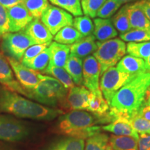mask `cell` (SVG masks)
<instances>
[{
  "label": "cell",
  "mask_w": 150,
  "mask_h": 150,
  "mask_svg": "<svg viewBox=\"0 0 150 150\" xmlns=\"http://www.w3.org/2000/svg\"><path fill=\"white\" fill-rule=\"evenodd\" d=\"M128 15L131 29H140L150 32V20L145 13L138 7L137 3L129 4Z\"/></svg>",
  "instance_id": "44dd1931"
},
{
  "label": "cell",
  "mask_w": 150,
  "mask_h": 150,
  "mask_svg": "<svg viewBox=\"0 0 150 150\" xmlns=\"http://www.w3.org/2000/svg\"><path fill=\"white\" fill-rule=\"evenodd\" d=\"M50 54V64L59 67H64L70 53V45H63L56 41L49 46Z\"/></svg>",
  "instance_id": "7402d4cb"
},
{
  "label": "cell",
  "mask_w": 150,
  "mask_h": 150,
  "mask_svg": "<svg viewBox=\"0 0 150 150\" xmlns=\"http://www.w3.org/2000/svg\"><path fill=\"white\" fill-rule=\"evenodd\" d=\"M51 43H45V44L41 45H33L31 46L26 50L23 57L22 59V64H26V63L31 61L33 59H34L35 56H37L38 54H40L41 52L46 50L49 47Z\"/></svg>",
  "instance_id": "ab89813d"
},
{
  "label": "cell",
  "mask_w": 150,
  "mask_h": 150,
  "mask_svg": "<svg viewBox=\"0 0 150 150\" xmlns=\"http://www.w3.org/2000/svg\"><path fill=\"white\" fill-rule=\"evenodd\" d=\"M122 4L116 0H106L97 12V16L99 18L109 19L120 8Z\"/></svg>",
  "instance_id": "74e56055"
},
{
  "label": "cell",
  "mask_w": 150,
  "mask_h": 150,
  "mask_svg": "<svg viewBox=\"0 0 150 150\" xmlns=\"http://www.w3.org/2000/svg\"><path fill=\"white\" fill-rule=\"evenodd\" d=\"M88 111L91 112L96 119L97 123H103V120L110 110V106L103 96L100 89L91 92Z\"/></svg>",
  "instance_id": "2e32d148"
},
{
  "label": "cell",
  "mask_w": 150,
  "mask_h": 150,
  "mask_svg": "<svg viewBox=\"0 0 150 150\" xmlns=\"http://www.w3.org/2000/svg\"><path fill=\"white\" fill-rule=\"evenodd\" d=\"M50 61V50H49V47H47L46 50L41 52L40 54L35 56L34 59L24 64V65L35 71H42V72H44V70L47 67Z\"/></svg>",
  "instance_id": "836d02e7"
},
{
  "label": "cell",
  "mask_w": 150,
  "mask_h": 150,
  "mask_svg": "<svg viewBox=\"0 0 150 150\" xmlns=\"http://www.w3.org/2000/svg\"><path fill=\"white\" fill-rule=\"evenodd\" d=\"M23 30L35 45L51 43L53 39V35L40 19L33 18Z\"/></svg>",
  "instance_id": "9a60e30c"
},
{
  "label": "cell",
  "mask_w": 150,
  "mask_h": 150,
  "mask_svg": "<svg viewBox=\"0 0 150 150\" xmlns=\"http://www.w3.org/2000/svg\"><path fill=\"white\" fill-rule=\"evenodd\" d=\"M52 4L66 11L75 17L83 16L81 0H50Z\"/></svg>",
  "instance_id": "f546056e"
},
{
  "label": "cell",
  "mask_w": 150,
  "mask_h": 150,
  "mask_svg": "<svg viewBox=\"0 0 150 150\" xmlns=\"http://www.w3.org/2000/svg\"><path fill=\"white\" fill-rule=\"evenodd\" d=\"M0 150H18L13 146L5 143L2 141H0Z\"/></svg>",
  "instance_id": "bcb514c9"
},
{
  "label": "cell",
  "mask_w": 150,
  "mask_h": 150,
  "mask_svg": "<svg viewBox=\"0 0 150 150\" xmlns=\"http://www.w3.org/2000/svg\"><path fill=\"white\" fill-rule=\"evenodd\" d=\"M9 20V32L16 33L23 30L33 20L23 4H18L7 8Z\"/></svg>",
  "instance_id": "8fae6325"
},
{
  "label": "cell",
  "mask_w": 150,
  "mask_h": 150,
  "mask_svg": "<svg viewBox=\"0 0 150 150\" xmlns=\"http://www.w3.org/2000/svg\"><path fill=\"white\" fill-rule=\"evenodd\" d=\"M106 0H81L83 13L91 18L97 17L98 11Z\"/></svg>",
  "instance_id": "8d00e7d4"
},
{
  "label": "cell",
  "mask_w": 150,
  "mask_h": 150,
  "mask_svg": "<svg viewBox=\"0 0 150 150\" xmlns=\"http://www.w3.org/2000/svg\"><path fill=\"white\" fill-rule=\"evenodd\" d=\"M127 52L129 55L146 59L150 56V41L142 42H129Z\"/></svg>",
  "instance_id": "d6a6232c"
},
{
  "label": "cell",
  "mask_w": 150,
  "mask_h": 150,
  "mask_svg": "<svg viewBox=\"0 0 150 150\" xmlns=\"http://www.w3.org/2000/svg\"><path fill=\"white\" fill-rule=\"evenodd\" d=\"M83 36L72 26H67L63 27L55 35L54 41L63 45H71L77 42Z\"/></svg>",
  "instance_id": "83f0119b"
},
{
  "label": "cell",
  "mask_w": 150,
  "mask_h": 150,
  "mask_svg": "<svg viewBox=\"0 0 150 150\" xmlns=\"http://www.w3.org/2000/svg\"><path fill=\"white\" fill-rule=\"evenodd\" d=\"M22 2V0H0V4L6 8H11Z\"/></svg>",
  "instance_id": "ee69618b"
},
{
  "label": "cell",
  "mask_w": 150,
  "mask_h": 150,
  "mask_svg": "<svg viewBox=\"0 0 150 150\" xmlns=\"http://www.w3.org/2000/svg\"><path fill=\"white\" fill-rule=\"evenodd\" d=\"M108 145L113 150H138V140L129 136L112 135L109 138Z\"/></svg>",
  "instance_id": "484cf974"
},
{
  "label": "cell",
  "mask_w": 150,
  "mask_h": 150,
  "mask_svg": "<svg viewBox=\"0 0 150 150\" xmlns=\"http://www.w3.org/2000/svg\"><path fill=\"white\" fill-rule=\"evenodd\" d=\"M85 140L67 136L52 142L47 150H84Z\"/></svg>",
  "instance_id": "d4e9b609"
},
{
  "label": "cell",
  "mask_w": 150,
  "mask_h": 150,
  "mask_svg": "<svg viewBox=\"0 0 150 150\" xmlns=\"http://www.w3.org/2000/svg\"><path fill=\"white\" fill-rule=\"evenodd\" d=\"M38 76L40 81L47 84L55 93L56 96L59 99L61 107L67 108V96L68 94V92H67L68 90L65 88L64 86L59 81L54 78L53 76L42 74L40 73L38 74Z\"/></svg>",
  "instance_id": "603a6c76"
},
{
  "label": "cell",
  "mask_w": 150,
  "mask_h": 150,
  "mask_svg": "<svg viewBox=\"0 0 150 150\" xmlns=\"http://www.w3.org/2000/svg\"><path fill=\"white\" fill-rule=\"evenodd\" d=\"M91 91L85 86H74L70 89L67 96V108L71 110H83L89 105Z\"/></svg>",
  "instance_id": "5bb4252c"
},
{
  "label": "cell",
  "mask_w": 150,
  "mask_h": 150,
  "mask_svg": "<svg viewBox=\"0 0 150 150\" xmlns=\"http://www.w3.org/2000/svg\"><path fill=\"white\" fill-rule=\"evenodd\" d=\"M138 145V150H150V134H140Z\"/></svg>",
  "instance_id": "b9f144b4"
},
{
  "label": "cell",
  "mask_w": 150,
  "mask_h": 150,
  "mask_svg": "<svg viewBox=\"0 0 150 150\" xmlns=\"http://www.w3.org/2000/svg\"><path fill=\"white\" fill-rule=\"evenodd\" d=\"M106 150H113V149H112V148H111V147H110L109 145H108V147H107V148H106Z\"/></svg>",
  "instance_id": "f907efd6"
},
{
  "label": "cell",
  "mask_w": 150,
  "mask_h": 150,
  "mask_svg": "<svg viewBox=\"0 0 150 150\" xmlns=\"http://www.w3.org/2000/svg\"><path fill=\"white\" fill-rule=\"evenodd\" d=\"M150 86V72L140 74L122 87L112 97L110 113L114 120L123 117L129 119L138 114L145 105V99Z\"/></svg>",
  "instance_id": "7a4b0ae2"
},
{
  "label": "cell",
  "mask_w": 150,
  "mask_h": 150,
  "mask_svg": "<svg viewBox=\"0 0 150 150\" xmlns=\"http://www.w3.org/2000/svg\"><path fill=\"white\" fill-rule=\"evenodd\" d=\"M73 26L83 37L93 33L94 24L88 16H78L73 20Z\"/></svg>",
  "instance_id": "e575fe53"
},
{
  "label": "cell",
  "mask_w": 150,
  "mask_h": 150,
  "mask_svg": "<svg viewBox=\"0 0 150 150\" xmlns=\"http://www.w3.org/2000/svg\"><path fill=\"white\" fill-rule=\"evenodd\" d=\"M139 74H130L120 72L115 67H110L102 74L99 85L100 91L109 104L115 93Z\"/></svg>",
  "instance_id": "5b68a950"
},
{
  "label": "cell",
  "mask_w": 150,
  "mask_h": 150,
  "mask_svg": "<svg viewBox=\"0 0 150 150\" xmlns=\"http://www.w3.org/2000/svg\"><path fill=\"white\" fill-rule=\"evenodd\" d=\"M43 72L45 74L53 76L54 78L59 81L67 90H70L74 86V83L72 77L65 70L64 67H56L49 63L47 67Z\"/></svg>",
  "instance_id": "f1b7e54d"
},
{
  "label": "cell",
  "mask_w": 150,
  "mask_h": 150,
  "mask_svg": "<svg viewBox=\"0 0 150 150\" xmlns=\"http://www.w3.org/2000/svg\"><path fill=\"white\" fill-rule=\"evenodd\" d=\"M136 3L138 7L145 13L146 16L150 20V4L147 0H141V1H137Z\"/></svg>",
  "instance_id": "7bdbcfd3"
},
{
  "label": "cell",
  "mask_w": 150,
  "mask_h": 150,
  "mask_svg": "<svg viewBox=\"0 0 150 150\" xmlns=\"http://www.w3.org/2000/svg\"><path fill=\"white\" fill-rule=\"evenodd\" d=\"M0 84L4 87L27 97V91L14 79L13 72L8 60L0 54Z\"/></svg>",
  "instance_id": "4fadbf2b"
},
{
  "label": "cell",
  "mask_w": 150,
  "mask_h": 150,
  "mask_svg": "<svg viewBox=\"0 0 150 150\" xmlns=\"http://www.w3.org/2000/svg\"><path fill=\"white\" fill-rule=\"evenodd\" d=\"M138 113H139L140 115H141L142 117H144L145 119L150 121V107L149 106L144 105V106L140 109Z\"/></svg>",
  "instance_id": "f6af8a7d"
},
{
  "label": "cell",
  "mask_w": 150,
  "mask_h": 150,
  "mask_svg": "<svg viewBox=\"0 0 150 150\" xmlns=\"http://www.w3.org/2000/svg\"><path fill=\"white\" fill-rule=\"evenodd\" d=\"M129 121L137 133L150 134V121L142 117L139 113L131 117Z\"/></svg>",
  "instance_id": "f35d334b"
},
{
  "label": "cell",
  "mask_w": 150,
  "mask_h": 150,
  "mask_svg": "<svg viewBox=\"0 0 150 150\" xmlns=\"http://www.w3.org/2000/svg\"><path fill=\"white\" fill-rule=\"evenodd\" d=\"M42 23L52 35H56L61 29L73 25L72 16L58 6L49 5L40 18Z\"/></svg>",
  "instance_id": "ba28073f"
},
{
  "label": "cell",
  "mask_w": 150,
  "mask_h": 150,
  "mask_svg": "<svg viewBox=\"0 0 150 150\" xmlns=\"http://www.w3.org/2000/svg\"><path fill=\"white\" fill-rule=\"evenodd\" d=\"M101 65L94 56L85 58L83 63V84L91 92L99 90Z\"/></svg>",
  "instance_id": "30bf717a"
},
{
  "label": "cell",
  "mask_w": 150,
  "mask_h": 150,
  "mask_svg": "<svg viewBox=\"0 0 150 150\" xmlns=\"http://www.w3.org/2000/svg\"><path fill=\"white\" fill-rule=\"evenodd\" d=\"M22 4L33 18L40 19L49 6L48 0H22Z\"/></svg>",
  "instance_id": "4dcf8cb0"
},
{
  "label": "cell",
  "mask_w": 150,
  "mask_h": 150,
  "mask_svg": "<svg viewBox=\"0 0 150 150\" xmlns=\"http://www.w3.org/2000/svg\"><path fill=\"white\" fill-rule=\"evenodd\" d=\"M93 35L97 42H104L117 37V31L112 24L110 19H94Z\"/></svg>",
  "instance_id": "e0dca14e"
},
{
  "label": "cell",
  "mask_w": 150,
  "mask_h": 150,
  "mask_svg": "<svg viewBox=\"0 0 150 150\" xmlns=\"http://www.w3.org/2000/svg\"><path fill=\"white\" fill-rule=\"evenodd\" d=\"M116 68L120 72L130 74H140L147 72L145 60L131 55L124 56L118 62Z\"/></svg>",
  "instance_id": "d6986e66"
},
{
  "label": "cell",
  "mask_w": 150,
  "mask_h": 150,
  "mask_svg": "<svg viewBox=\"0 0 150 150\" xmlns=\"http://www.w3.org/2000/svg\"><path fill=\"white\" fill-rule=\"evenodd\" d=\"M128 6L129 4H125L121 7L120 10L112 16L111 21L112 24L115 27L117 32L122 33H125L131 31V27L129 22V15H128Z\"/></svg>",
  "instance_id": "4316f807"
},
{
  "label": "cell",
  "mask_w": 150,
  "mask_h": 150,
  "mask_svg": "<svg viewBox=\"0 0 150 150\" xmlns=\"http://www.w3.org/2000/svg\"><path fill=\"white\" fill-rule=\"evenodd\" d=\"M97 50L93 54L101 65V74L114 67L127 53V45L120 38L97 42Z\"/></svg>",
  "instance_id": "277c9868"
},
{
  "label": "cell",
  "mask_w": 150,
  "mask_h": 150,
  "mask_svg": "<svg viewBox=\"0 0 150 150\" xmlns=\"http://www.w3.org/2000/svg\"><path fill=\"white\" fill-rule=\"evenodd\" d=\"M27 91V97L30 99H33L39 104L46 106L56 108L61 106L59 99L55 93L49 86L40 81L38 85L33 89Z\"/></svg>",
  "instance_id": "7c38bea8"
},
{
  "label": "cell",
  "mask_w": 150,
  "mask_h": 150,
  "mask_svg": "<svg viewBox=\"0 0 150 150\" xmlns=\"http://www.w3.org/2000/svg\"><path fill=\"white\" fill-rule=\"evenodd\" d=\"M97 50L96 39L93 35L83 37L70 45V54L81 59L94 54Z\"/></svg>",
  "instance_id": "ac0fdd59"
},
{
  "label": "cell",
  "mask_w": 150,
  "mask_h": 150,
  "mask_svg": "<svg viewBox=\"0 0 150 150\" xmlns=\"http://www.w3.org/2000/svg\"><path fill=\"white\" fill-rule=\"evenodd\" d=\"M9 32V20L7 8L0 4V36Z\"/></svg>",
  "instance_id": "60d3db41"
},
{
  "label": "cell",
  "mask_w": 150,
  "mask_h": 150,
  "mask_svg": "<svg viewBox=\"0 0 150 150\" xmlns=\"http://www.w3.org/2000/svg\"><path fill=\"white\" fill-rule=\"evenodd\" d=\"M145 67L147 72H150V56L147 59H145Z\"/></svg>",
  "instance_id": "c3c4849f"
},
{
  "label": "cell",
  "mask_w": 150,
  "mask_h": 150,
  "mask_svg": "<svg viewBox=\"0 0 150 150\" xmlns=\"http://www.w3.org/2000/svg\"><path fill=\"white\" fill-rule=\"evenodd\" d=\"M116 1H118V2H119V3H120L122 5V4H125L131 2V1H137V0H116Z\"/></svg>",
  "instance_id": "681fc988"
},
{
  "label": "cell",
  "mask_w": 150,
  "mask_h": 150,
  "mask_svg": "<svg viewBox=\"0 0 150 150\" xmlns=\"http://www.w3.org/2000/svg\"><path fill=\"white\" fill-rule=\"evenodd\" d=\"M147 1H148V2H149V3L150 4V0H147Z\"/></svg>",
  "instance_id": "816d5d0a"
},
{
  "label": "cell",
  "mask_w": 150,
  "mask_h": 150,
  "mask_svg": "<svg viewBox=\"0 0 150 150\" xmlns=\"http://www.w3.org/2000/svg\"><path fill=\"white\" fill-rule=\"evenodd\" d=\"M96 119L91 112L73 110L59 116L55 131L67 136L85 140L101 132L102 129L96 126Z\"/></svg>",
  "instance_id": "3957f363"
},
{
  "label": "cell",
  "mask_w": 150,
  "mask_h": 150,
  "mask_svg": "<svg viewBox=\"0 0 150 150\" xmlns=\"http://www.w3.org/2000/svg\"><path fill=\"white\" fill-rule=\"evenodd\" d=\"M145 105L150 107V86L148 88L147 92H146L145 99Z\"/></svg>",
  "instance_id": "7dc6e473"
},
{
  "label": "cell",
  "mask_w": 150,
  "mask_h": 150,
  "mask_svg": "<svg viewBox=\"0 0 150 150\" xmlns=\"http://www.w3.org/2000/svg\"><path fill=\"white\" fill-rule=\"evenodd\" d=\"M34 42L22 30L16 33H6L2 36L1 49L8 56L16 61H22L26 50Z\"/></svg>",
  "instance_id": "52a82bcc"
},
{
  "label": "cell",
  "mask_w": 150,
  "mask_h": 150,
  "mask_svg": "<svg viewBox=\"0 0 150 150\" xmlns=\"http://www.w3.org/2000/svg\"><path fill=\"white\" fill-rule=\"evenodd\" d=\"M120 38L128 42H147L150 41V32L140 29H131L128 32L120 35Z\"/></svg>",
  "instance_id": "d590c367"
},
{
  "label": "cell",
  "mask_w": 150,
  "mask_h": 150,
  "mask_svg": "<svg viewBox=\"0 0 150 150\" xmlns=\"http://www.w3.org/2000/svg\"><path fill=\"white\" fill-rule=\"evenodd\" d=\"M102 129L108 132L112 133L115 136L132 137L137 140L139 138V135L131 126L128 119L123 117L117 118L109 125L104 126Z\"/></svg>",
  "instance_id": "ffe728a7"
},
{
  "label": "cell",
  "mask_w": 150,
  "mask_h": 150,
  "mask_svg": "<svg viewBox=\"0 0 150 150\" xmlns=\"http://www.w3.org/2000/svg\"><path fill=\"white\" fill-rule=\"evenodd\" d=\"M31 130L23 122L8 115L0 114V141H22L29 136Z\"/></svg>",
  "instance_id": "8992f818"
},
{
  "label": "cell",
  "mask_w": 150,
  "mask_h": 150,
  "mask_svg": "<svg viewBox=\"0 0 150 150\" xmlns=\"http://www.w3.org/2000/svg\"><path fill=\"white\" fill-rule=\"evenodd\" d=\"M64 69L72 77L74 84L81 86L83 83V61L81 59L70 54Z\"/></svg>",
  "instance_id": "cb8c5ba5"
},
{
  "label": "cell",
  "mask_w": 150,
  "mask_h": 150,
  "mask_svg": "<svg viewBox=\"0 0 150 150\" xmlns=\"http://www.w3.org/2000/svg\"><path fill=\"white\" fill-rule=\"evenodd\" d=\"M38 121L53 120L63 115L61 108H52L25 98L23 95L0 85V114Z\"/></svg>",
  "instance_id": "6da1fadb"
},
{
  "label": "cell",
  "mask_w": 150,
  "mask_h": 150,
  "mask_svg": "<svg viewBox=\"0 0 150 150\" xmlns=\"http://www.w3.org/2000/svg\"><path fill=\"white\" fill-rule=\"evenodd\" d=\"M109 138L108 135L98 133L90 137L86 140L84 150H106Z\"/></svg>",
  "instance_id": "1f68e13d"
},
{
  "label": "cell",
  "mask_w": 150,
  "mask_h": 150,
  "mask_svg": "<svg viewBox=\"0 0 150 150\" xmlns=\"http://www.w3.org/2000/svg\"><path fill=\"white\" fill-rule=\"evenodd\" d=\"M9 64H10L13 72L16 75L17 80L26 91L33 89L38 84L40 83L37 71L29 68L11 57H6Z\"/></svg>",
  "instance_id": "9c48e42d"
}]
</instances>
